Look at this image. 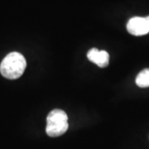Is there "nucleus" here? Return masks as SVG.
<instances>
[{
	"label": "nucleus",
	"instance_id": "obj_6",
	"mask_svg": "<svg viewBox=\"0 0 149 149\" xmlns=\"http://www.w3.org/2000/svg\"><path fill=\"white\" fill-rule=\"evenodd\" d=\"M145 19H146V22H147V23H148V27H149V16L146 17H145Z\"/></svg>",
	"mask_w": 149,
	"mask_h": 149
},
{
	"label": "nucleus",
	"instance_id": "obj_4",
	"mask_svg": "<svg viewBox=\"0 0 149 149\" xmlns=\"http://www.w3.org/2000/svg\"><path fill=\"white\" fill-rule=\"evenodd\" d=\"M87 57L91 62L96 64L98 66L104 68L106 67L109 62V55L106 51H99L97 48L91 49L88 54Z\"/></svg>",
	"mask_w": 149,
	"mask_h": 149
},
{
	"label": "nucleus",
	"instance_id": "obj_2",
	"mask_svg": "<svg viewBox=\"0 0 149 149\" xmlns=\"http://www.w3.org/2000/svg\"><path fill=\"white\" fill-rule=\"evenodd\" d=\"M68 116L61 109H53L47 118L46 132L49 137H59L63 135L68 129Z\"/></svg>",
	"mask_w": 149,
	"mask_h": 149
},
{
	"label": "nucleus",
	"instance_id": "obj_1",
	"mask_svg": "<svg viewBox=\"0 0 149 149\" xmlns=\"http://www.w3.org/2000/svg\"><path fill=\"white\" fill-rule=\"evenodd\" d=\"M26 66V59L21 53L11 52L2 61L0 64V72L7 79L16 80L23 74Z\"/></svg>",
	"mask_w": 149,
	"mask_h": 149
},
{
	"label": "nucleus",
	"instance_id": "obj_3",
	"mask_svg": "<svg viewBox=\"0 0 149 149\" xmlns=\"http://www.w3.org/2000/svg\"><path fill=\"white\" fill-rule=\"evenodd\" d=\"M128 32L133 36H143L149 32V27L145 17H134L129 19L127 24Z\"/></svg>",
	"mask_w": 149,
	"mask_h": 149
},
{
	"label": "nucleus",
	"instance_id": "obj_5",
	"mask_svg": "<svg viewBox=\"0 0 149 149\" xmlns=\"http://www.w3.org/2000/svg\"><path fill=\"white\" fill-rule=\"evenodd\" d=\"M136 84L140 88L149 87V68L143 70L136 77Z\"/></svg>",
	"mask_w": 149,
	"mask_h": 149
}]
</instances>
